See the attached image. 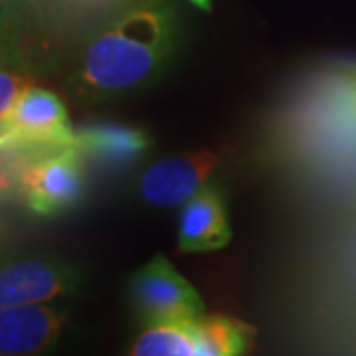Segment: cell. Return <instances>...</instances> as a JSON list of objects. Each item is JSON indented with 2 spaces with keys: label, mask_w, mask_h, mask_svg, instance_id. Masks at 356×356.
Returning a JSON list of instances; mask_svg holds the SVG:
<instances>
[{
  "label": "cell",
  "mask_w": 356,
  "mask_h": 356,
  "mask_svg": "<svg viewBox=\"0 0 356 356\" xmlns=\"http://www.w3.org/2000/svg\"><path fill=\"white\" fill-rule=\"evenodd\" d=\"M218 165L220 159L210 151L168 156L145 170L139 191L143 198L153 206H182L202 191Z\"/></svg>",
  "instance_id": "8992f818"
},
{
  "label": "cell",
  "mask_w": 356,
  "mask_h": 356,
  "mask_svg": "<svg viewBox=\"0 0 356 356\" xmlns=\"http://www.w3.org/2000/svg\"><path fill=\"white\" fill-rule=\"evenodd\" d=\"M175 48V24L165 6L149 2L131 8L89 40L72 88L88 102L109 99L159 76Z\"/></svg>",
  "instance_id": "6da1fadb"
},
{
  "label": "cell",
  "mask_w": 356,
  "mask_h": 356,
  "mask_svg": "<svg viewBox=\"0 0 356 356\" xmlns=\"http://www.w3.org/2000/svg\"><path fill=\"white\" fill-rule=\"evenodd\" d=\"M2 56H4V54L0 51V67H2Z\"/></svg>",
  "instance_id": "9a60e30c"
},
{
  "label": "cell",
  "mask_w": 356,
  "mask_h": 356,
  "mask_svg": "<svg viewBox=\"0 0 356 356\" xmlns=\"http://www.w3.org/2000/svg\"><path fill=\"white\" fill-rule=\"evenodd\" d=\"M151 145L145 131L125 125L97 123L83 127L77 133V147L105 163H131L139 159Z\"/></svg>",
  "instance_id": "9c48e42d"
},
{
  "label": "cell",
  "mask_w": 356,
  "mask_h": 356,
  "mask_svg": "<svg viewBox=\"0 0 356 356\" xmlns=\"http://www.w3.org/2000/svg\"><path fill=\"white\" fill-rule=\"evenodd\" d=\"M65 315L44 303L0 309V356L40 355L60 341Z\"/></svg>",
  "instance_id": "52a82bcc"
},
{
  "label": "cell",
  "mask_w": 356,
  "mask_h": 356,
  "mask_svg": "<svg viewBox=\"0 0 356 356\" xmlns=\"http://www.w3.org/2000/svg\"><path fill=\"white\" fill-rule=\"evenodd\" d=\"M200 356L242 355L254 337V329L226 315H200L192 323Z\"/></svg>",
  "instance_id": "30bf717a"
},
{
  "label": "cell",
  "mask_w": 356,
  "mask_h": 356,
  "mask_svg": "<svg viewBox=\"0 0 356 356\" xmlns=\"http://www.w3.org/2000/svg\"><path fill=\"white\" fill-rule=\"evenodd\" d=\"M77 147V131L62 99L48 89L30 86L0 127V153H38Z\"/></svg>",
  "instance_id": "7a4b0ae2"
},
{
  "label": "cell",
  "mask_w": 356,
  "mask_h": 356,
  "mask_svg": "<svg viewBox=\"0 0 356 356\" xmlns=\"http://www.w3.org/2000/svg\"><path fill=\"white\" fill-rule=\"evenodd\" d=\"M232 240L226 206L214 186H204L184 204L178 226V250L188 254L216 252Z\"/></svg>",
  "instance_id": "ba28073f"
},
{
  "label": "cell",
  "mask_w": 356,
  "mask_h": 356,
  "mask_svg": "<svg viewBox=\"0 0 356 356\" xmlns=\"http://www.w3.org/2000/svg\"><path fill=\"white\" fill-rule=\"evenodd\" d=\"M30 86L32 83L28 81V77L0 67V127L6 123V119L13 113V109L16 107L20 95Z\"/></svg>",
  "instance_id": "4fadbf2b"
},
{
  "label": "cell",
  "mask_w": 356,
  "mask_h": 356,
  "mask_svg": "<svg viewBox=\"0 0 356 356\" xmlns=\"http://www.w3.org/2000/svg\"><path fill=\"white\" fill-rule=\"evenodd\" d=\"M135 356H200L192 323L149 325L131 346Z\"/></svg>",
  "instance_id": "8fae6325"
},
{
  "label": "cell",
  "mask_w": 356,
  "mask_h": 356,
  "mask_svg": "<svg viewBox=\"0 0 356 356\" xmlns=\"http://www.w3.org/2000/svg\"><path fill=\"white\" fill-rule=\"evenodd\" d=\"M192 4H196L198 8H202V10H210L212 8V2L210 0H191Z\"/></svg>",
  "instance_id": "5bb4252c"
},
{
  "label": "cell",
  "mask_w": 356,
  "mask_h": 356,
  "mask_svg": "<svg viewBox=\"0 0 356 356\" xmlns=\"http://www.w3.org/2000/svg\"><path fill=\"white\" fill-rule=\"evenodd\" d=\"M76 287V269L60 259L14 257L0 261V309L54 301Z\"/></svg>",
  "instance_id": "5b68a950"
},
{
  "label": "cell",
  "mask_w": 356,
  "mask_h": 356,
  "mask_svg": "<svg viewBox=\"0 0 356 356\" xmlns=\"http://www.w3.org/2000/svg\"><path fill=\"white\" fill-rule=\"evenodd\" d=\"M32 0H0V51L8 56L20 38Z\"/></svg>",
  "instance_id": "7c38bea8"
},
{
  "label": "cell",
  "mask_w": 356,
  "mask_h": 356,
  "mask_svg": "<svg viewBox=\"0 0 356 356\" xmlns=\"http://www.w3.org/2000/svg\"><path fill=\"white\" fill-rule=\"evenodd\" d=\"M18 186L32 212L40 216L64 214L83 192L79 147L74 145L24 154Z\"/></svg>",
  "instance_id": "3957f363"
},
{
  "label": "cell",
  "mask_w": 356,
  "mask_h": 356,
  "mask_svg": "<svg viewBox=\"0 0 356 356\" xmlns=\"http://www.w3.org/2000/svg\"><path fill=\"white\" fill-rule=\"evenodd\" d=\"M131 301L145 327L159 323H194L204 315L200 295L165 255H154L131 277Z\"/></svg>",
  "instance_id": "277c9868"
}]
</instances>
